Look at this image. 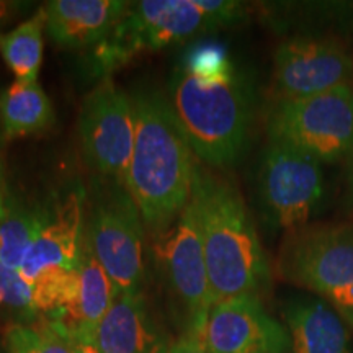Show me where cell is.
<instances>
[{
    "label": "cell",
    "instance_id": "44dd1931",
    "mask_svg": "<svg viewBox=\"0 0 353 353\" xmlns=\"http://www.w3.org/2000/svg\"><path fill=\"white\" fill-rule=\"evenodd\" d=\"M7 353H74L76 342L52 319L12 324L6 330Z\"/></svg>",
    "mask_w": 353,
    "mask_h": 353
},
{
    "label": "cell",
    "instance_id": "5bb4252c",
    "mask_svg": "<svg viewBox=\"0 0 353 353\" xmlns=\"http://www.w3.org/2000/svg\"><path fill=\"white\" fill-rule=\"evenodd\" d=\"M46 30L57 46L95 48L123 20L131 2L125 0H52L44 3Z\"/></svg>",
    "mask_w": 353,
    "mask_h": 353
},
{
    "label": "cell",
    "instance_id": "e0dca14e",
    "mask_svg": "<svg viewBox=\"0 0 353 353\" xmlns=\"http://www.w3.org/2000/svg\"><path fill=\"white\" fill-rule=\"evenodd\" d=\"M283 314L291 353H350V327L324 299H293Z\"/></svg>",
    "mask_w": 353,
    "mask_h": 353
},
{
    "label": "cell",
    "instance_id": "8fae6325",
    "mask_svg": "<svg viewBox=\"0 0 353 353\" xmlns=\"http://www.w3.org/2000/svg\"><path fill=\"white\" fill-rule=\"evenodd\" d=\"M152 239L159 272L187 317V334L201 337L213 296L192 203L188 201L174 223Z\"/></svg>",
    "mask_w": 353,
    "mask_h": 353
},
{
    "label": "cell",
    "instance_id": "6da1fadb",
    "mask_svg": "<svg viewBox=\"0 0 353 353\" xmlns=\"http://www.w3.org/2000/svg\"><path fill=\"white\" fill-rule=\"evenodd\" d=\"M190 203L205 250L213 304L259 296L270 281V263L234 180L196 157Z\"/></svg>",
    "mask_w": 353,
    "mask_h": 353
},
{
    "label": "cell",
    "instance_id": "8992f818",
    "mask_svg": "<svg viewBox=\"0 0 353 353\" xmlns=\"http://www.w3.org/2000/svg\"><path fill=\"white\" fill-rule=\"evenodd\" d=\"M83 201L85 196L79 188L65 195L19 270L32 288L34 314H57L76 293L85 232Z\"/></svg>",
    "mask_w": 353,
    "mask_h": 353
},
{
    "label": "cell",
    "instance_id": "ffe728a7",
    "mask_svg": "<svg viewBox=\"0 0 353 353\" xmlns=\"http://www.w3.org/2000/svg\"><path fill=\"white\" fill-rule=\"evenodd\" d=\"M50 214L39 210H8L0 221V262L19 272Z\"/></svg>",
    "mask_w": 353,
    "mask_h": 353
},
{
    "label": "cell",
    "instance_id": "277c9868",
    "mask_svg": "<svg viewBox=\"0 0 353 353\" xmlns=\"http://www.w3.org/2000/svg\"><path fill=\"white\" fill-rule=\"evenodd\" d=\"M275 272L324 299L353 329V221L309 223L286 232Z\"/></svg>",
    "mask_w": 353,
    "mask_h": 353
},
{
    "label": "cell",
    "instance_id": "ac0fdd59",
    "mask_svg": "<svg viewBox=\"0 0 353 353\" xmlns=\"http://www.w3.org/2000/svg\"><path fill=\"white\" fill-rule=\"evenodd\" d=\"M54 125V108L38 82L15 81L0 95V128L6 141L43 134Z\"/></svg>",
    "mask_w": 353,
    "mask_h": 353
},
{
    "label": "cell",
    "instance_id": "d6986e66",
    "mask_svg": "<svg viewBox=\"0 0 353 353\" xmlns=\"http://www.w3.org/2000/svg\"><path fill=\"white\" fill-rule=\"evenodd\" d=\"M46 10L39 7L37 13L7 33H0V54L7 68L20 82H38L43 63Z\"/></svg>",
    "mask_w": 353,
    "mask_h": 353
},
{
    "label": "cell",
    "instance_id": "4fadbf2b",
    "mask_svg": "<svg viewBox=\"0 0 353 353\" xmlns=\"http://www.w3.org/2000/svg\"><path fill=\"white\" fill-rule=\"evenodd\" d=\"M208 353H286L290 335L259 296L224 299L211 306L201 332Z\"/></svg>",
    "mask_w": 353,
    "mask_h": 353
},
{
    "label": "cell",
    "instance_id": "f1b7e54d",
    "mask_svg": "<svg viewBox=\"0 0 353 353\" xmlns=\"http://www.w3.org/2000/svg\"><path fill=\"white\" fill-rule=\"evenodd\" d=\"M3 303V296H2V291H0V304Z\"/></svg>",
    "mask_w": 353,
    "mask_h": 353
},
{
    "label": "cell",
    "instance_id": "9c48e42d",
    "mask_svg": "<svg viewBox=\"0 0 353 353\" xmlns=\"http://www.w3.org/2000/svg\"><path fill=\"white\" fill-rule=\"evenodd\" d=\"M257 193L272 228L286 234L307 226L327 193L322 162L290 144L268 141L260 159Z\"/></svg>",
    "mask_w": 353,
    "mask_h": 353
},
{
    "label": "cell",
    "instance_id": "ba28073f",
    "mask_svg": "<svg viewBox=\"0 0 353 353\" xmlns=\"http://www.w3.org/2000/svg\"><path fill=\"white\" fill-rule=\"evenodd\" d=\"M268 141L293 145L322 164L353 156V87L335 88L299 100L272 101Z\"/></svg>",
    "mask_w": 353,
    "mask_h": 353
},
{
    "label": "cell",
    "instance_id": "484cf974",
    "mask_svg": "<svg viewBox=\"0 0 353 353\" xmlns=\"http://www.w3.org/2000/svg\"><path fill=\"white\" fill-rule=\"evenodd\" d=\"M8 213L6 203V185H3V174H2V161H0V221L6 218Z\"/></svg>",
    "mask_w": 353,
    "mask_h": 353
},
{
    "label": "cell",
    "instance_id": "603a6c76",
    "mask_svg": "<svg viewBox=\"0 0 353 353\" xmlns=\"http://www.w3.org/2000/svg\"><path fill=\"white\" fill-rule=\"evenodd\" d=\"M0 291L3 303L23 314H34L32 303V288L17 270H12L0 262Z\"/></svg>",
    "mask_w": 353,
    "mask_h": 353
},
{
    "label": "cell",
    "instance_id": "7a4b0ae2",
    "mask_svg": "<svg viewBox=\"0 0 353 353\" xmlns=\"http://www.w3.org/2000/svg\"><path fill=\"white\" fill-rule=\"evenodd\" d=\"M131 101L134 148L125 188L138 206L144 229L154 237L188 205L196 156L161 92H136Z\"/></svg>",
    "mask_w": 353,
    "mask_h": 353
},
{
    "label": "cell",
    "instance_id": "5b68a950",
    "mask_svg": "<svg viewBox=\"0 0 353 353\" xmlns=\"http://www.w3.org/2000/svg\"><path fill=\"white\" fill-rule=\"evenodd\" d=\"M223 25L205 0H141L105 39L92 48V72L108 77L114 69L145 52L179 46Z\"/></svg>",
    "mask_w": 353,
    "mask_h": 353
},
{
    "label": "cell",
    "instance_id": "7c38bea8",
    "mask_svg": "<svg viewBox=\"0 0 353 353\" xmlns=\"http://www.w3.org/2000/svg\"><path fill=\"white\" fill-rule=\"evenodd\" d=\"M79 139L83 161L97 175L125 185L134 148V110L131 97L110 76L82 101Z\"/></svg>",
    "mask_w": 353,
    "mask_h": 353
},
{
    "label": "cell",
    "instance_id": "83f0119b",
    "mask_svg": "<svg viewBox=\"0 0 353 353\" xmlns=\"http://www.w3.org/2000/svg\"><path fill=\"white\" fill-rule=\"evenodd\" d=\"M347 183H348V196H350V201H352V205H353V156L350 159V167H348Z\"/></svg>",
    "mask_w": 353,
    "mask_h": 353
},
{
    "label": "cell",
    "instance_id": "d4e9b609",
    "mask_svg": "<svg viewBox=\"0 0 353 353\" xmlns=\"http://www.w3.org/2000/svg\"><path fill=\"white\" fill-rule=\"evenodd\" d=\"M30 3L26 2H12V0H0V26L12 23L20 13L28 10Z\"/></svg>",
    "mask_w": 353,
    "mask_h": 353
},
{
    "label": "cell",
    "instance_id": "7402d4cb",
    "mask_svg": "<svg viewBox=\"0 0 353 353\" xmlns=\"http://www.w3.org/2000/svg\"><path fill=\"white\" fill-rule=\"evenodd\" d=\"M182 65L188 72L200 77H218L236 68L226 48L214 43L193 46L185 56Z\"/></svg>",
    "mask_w": 353,
    "mask_h": 353
},
{
    "label": "cell",
    "instance_id": "9a60e30c",
    "mask_svg": "<svg viewBox=\"0 0 353 353\" xmlns=\"http://www.w3.org/2000/svg\"><path fill=\"white\" fill-rule=\"evenodd\" d=\"M117 296L112 278L97 260L90 242L83 232L81 272L76 293L70 301L52 316L74 342L95 343L100 322L107 316L113 299Z\"/></svg>",
    "mask_w": 353,
    "mask_h": 353
},
{
    "label": "cell",
    "instance_id": "2e32d148",
    "mask_svg": "<svg viewBox=\"0 0 353 353\" xmlns=\"http://www.w3.org/2000/svg\"><path fill=\"white\" fill-rule=\"evenodd\" d=\"M170 345L141 293H117L95 337L100 353H169Z\"/></svg>",
    "mask_w": 353,
    "mask_h": 353
},
{
    "label": "cell",
    "instance_id": "cb8c5ba5",
    "mask_svg": "<svg viewBox=\"0 0 353 353\" xmlns=\"http://www.w3.org/2000/svg\"><path fill=\"white\" fill-rule=\"evenodd\" d=\"M169 353H208V352H206V348L203 347V342L200 337L185 332L179 341L172 343Z\"/></svg>",
    "mask_w": 353,
    "mask_h": 353
},
{
    "label": "cell",
    "instance_id": "52a82bcc",
    "mask_svg": "<svg viewBox=\"0 0 353 353\" xmlns=\"http://www.w3.org/2000/svg\"><path fill=\"white\" fill-rule=\"evenodd\" d=\"M85 236L117 293H141L144 223L125 185L97 175L88 198Z\"/></svg>",
    "mask_w": 353,
    "mask_h": 353
},
{
    "label": "cell",
    "instance_id": "30bf717a",
    "mask_svg": "<svg viewBox=\"0 0 353 353\" xmlns=\"http://www.w3.org/2000/svg\"><path fill=\"white\" fill-rule=\"evenodd\" d=\"M353 87V50L332 34H298L273 56L272 101L299 100Z\"/></svg>",
    "mask_w": 353,
    "mask_h": 353
},
{
    "label": "cell",
    "instance_id": "3957f363",
    "mask_svg": "<svg viewBox=\"0 0 353 353\" xmlns=\"http://www.w3.org/2000/svg\"><path fill=\"white\" fill-rule=\"evenodd\" d=\"M169 105L198 161L224 170L245 152L252 128V94L234 68L218 77H200L182 64L169 82Z\"/></svg>",
    "mask_w": 353,
    "mask_h": 353
},
{
    "label": "cell",
    "instance_id": "4316f807",
    "mask_svg": "<svg viewBox=\"0 0 353 353\" xmlns=\"http://www.w3.org/2000/svg\"><path fill=\"white\" fill-rule=\"evenodd\" d=\"M74 353H100V352H99V348L95 347V343L79 342V343H76V348H74Z\"/></svg>",
    "mask_w": 353,
    "mask_h": 353
}]
</instances>
